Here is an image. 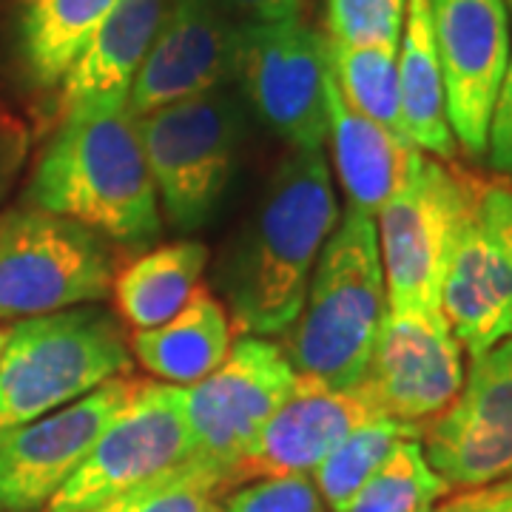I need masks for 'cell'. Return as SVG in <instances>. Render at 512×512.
I'll return each mask as SVG.
<instances>
[{"label":"cell","mask_w":512,"mask_h":512,"mask_svg":"<svg viewBox=\"0 0 512 512\" xmlns=\"http://www.w3.org/2000/svg\"><path fill=\"white\" fill-rule=\"evenodd\" d=\"M191 456L194 441L180 387L140 382L43 512H97Z\"/></svg>","instance_id":"9c48e42d"},{"label":"cell","mask_w":512,"mask_h":512,"mask_svg":"<svg viewBox=\"0 0 512 512\" xmlns=\"http://www.w3.org/2000/svg\"><path fill=\"white\" fill-rule=\"evenodd\" d=\"M6 339H9V328H0V356H3V348H6Z\"/></svg>","instance_id":"d590c367"},{"label":"cell","mask_w":512,"mask_h":512,"mask_svg":"<svg viewBox=\"0 0 512 512\" xmlns=\"http://www.w3.org/2000/svg\"><path fill=\"white\" fill-rule=\"evenodd\" d=\"M470 362L456 402L421 433L430 467L461 493L512 476V336Z\"/></svg>","instance_id":"7c38bea8"},{"label":"cell","mask_w":512,"mask_h":512,"mask_svg":"<svg viewBox=\"0 0 512 512\" xmlns=\"http://www.w3.org/2000/svg\"><path fill=\"white\" fill-rule=\"evenodd\" d=\"M296 370L282 348L262 336H242L202 382L180 387L194 456L237 470L259 430L291 396Z\"/></svg>","instance_id":"30bf717a"},{"label":"cell","mask_w":512,"mask_h":512,"mask_svg":"<svg viewBox=\"0 0 512 512\" xmlns=\"http://www.w3.org/2000/svg\"><path fill=\"white\" fill-rule=\"evenodd\" d=\"M23 154H26V134H23V128L15 126L6 117H0V197L6 194L9 183L15 180V174L20 171Z\"/></svg>","instance_id":"836d02e7"},{"label":"cell","mask_w":512,"mask_h":512,"mask_svg":"<svg viewBox=\"0 0 512 512\" xmlns=\"http://www.w3.org/2000/svg\"><path fill=\"white\" fill-rule=\"evenodd\" d=\"M464 350L441 308L384 313L362 387L384 416L424 427L456 402L464 384Z\"/></svg>","instance_id":"8fae6325"},{"label":"cell","mask_w":512,"mask_h":512,"mask_svg":"<svg viewBox=\"0 0 512 512\" xmlns=\"http://www.w3.org/2000/svg\"><path fill=\"white\" fill-rule=\"evenodd\" d=\"M478 214L512 259V188L507 185L481 188L478 191Z\"/></svg>","instance_id":"4dcf8cb0"},{"label":"cell","mask_w":512,"mask_h":512,"mask_svg":"<svg viewBox=\"0 0 512 512\" xmlns=\"http://www.w3.org/2000/svg\"><path fill=\"white\" fill-rule=\"evenodd\" d=\"M447 495L450 487L430 467L421 439H407L384 458L342 512H430Z\"/></svg>","instance_id":"484cf974"},{"label":"cell","mask_w":512,"mask_h":512,"mask_svg":"<svg viewBox=\"0 0 512 512\" xmlns=\"http://www.w3.org/2000/svg\"><path fill=\"white\" fill-rule=\"evenodd\" d=\"M328 140L333 148L336 177L348 194L350 208L370 217H376L384 202L402 188L421 154L410 140L353 109L339 94L330 74Z\"/></svg>","instance_id":"d6986e66"},{"label":"cell","mask_w":512,"mask_h":512,"mask_svg":"<svg viewBox=\"0 0 512 512\" xmlns=\"http://www.w3.org/2000/svg\"><path fill=\"white\" fill-rule=\"evenodd\" d=\"M109 239L35 205L0 214V322L97 305L111 293Z\"/></svg>","instance_id":"5b68a950"},{"label":"cell","mask_w":512,"mask_h":512,"mask_svg":"<svg viewBox=\"0 0 512 512\" xmlns=\"http://www.w3.org/2000/svg\"><path fill=\"white\" fill-rule=\"evenodd\" d=\"M325 501L311 476L256 478L231 490L217 512H325Z\"/></svg>","instance_id":"f1b7e54d"},{"label":"cell","mask_w":512,"mask_h":512,"mask_svg":"<svg viewBox=\"0 0 512 512\" xmlns=\"http://www.w3.org/2000/svg\"><path fill=\"white\" fill-rule=\"evenodd\" d=\"M384 313L376 220L348 208L313 265L302 311L282 333V353L302 379L353 387L365 379Z\"/></svg>","instance_id":"3957f363"},{"label":"cell","mask_w":512,"mask_h":512,"mask_svg":"<svg viewBox=\"0 0 512 512\" xmlns=\"http://www.w3.org/2000/svg\"><path fill=\"white\" fill-rule=\"evenodd\" d=\"M407 0H328V40L342 46L399 49Z\"/></svg>","instance_id":"83f0119b"},{"label":"cell","mask_w":512,"mask_h":512,"mask_svg":"<svg viewBox=\"0 0 512 512\" xmlns=\"http://www.w3.org/2000/svg\"><path fill=\"white\" fill-rule=\"evenodd\" d=\"M430 512H456V507H453V504H450V498H447V501H439V504H436Z\"/></svg>","instance_id":"e575fe53"},{"label":"cell","mask_w":512,"mask_h":512,"mask_svg":"<svg viewBox=\"0 0 512 512\" xmlns=\"http://www.w3.org/2000/svg\"><path fill=\"white\" fill-rule=\"evenodd\" d=\"M29 202L80 222L111 245L146 248L160 239L163 214L148 168L140 120L128 103L60 114L40 154Z\"/></svg>","instance_id":"7a4b0ae2"},{"label":"cell","mask_w":512,"mask_h":512,"mask_svg":"<svg viewBox=\"0 0 512 512\" xmlns=\"http://www.w3.org/2000/svg\"><path fill=\"white\" fill-rule=\"evenodd\" d=\"M421 439V427L382 416L356 427L348 439L336 444L328 456L311 470L313 484L330 512H342L350 498L365 487V481L384 464L402 441Z\"/></svg>","instance_id":"d4e9b609"},{"label":"cell","mask_w":512,"mask_h":512,"mask_svg":"<svg viewBox=\"0 0 512 512\" xmlns=\"http://www.w3.org/2000/svg\"><path fill=\"white\" fill-rule=\"evenodd\" d=\"M476 202V185L419 154L402 188L373 217L390 308H441L453 242Z\"/></svg>","instance_id":"52a82bcc"},{"label":"cell","mask_w":512,"mask_h":512,"mask_svg":"<svg viewBox=\"0 0 512 512\" xmlns=\"http://www.w3.org/2000/svg\"><path fill=\"white\" fill-rule=\"evenodd\" d=\"M456 512H512V476L450 498Z\"/></svg>","instance_id":"d6a6232c"},{"label":"cell","mask_w":512,"mask_h":512,"mask_svg":"<svg viewBox=\"0 0 512 512\" xmlns=\"http://www.w3.org/2000/svg\"><path fill=\"white\" fill-rule=\"evenodd\" d=\"M231 74L259 120L293 151L325 148L328 52L308 23H239Z\"/></svg>","instance_id":"ba28073f"},{"label":"cell","mask_w":512,"mask_h":512,"mask_svg":"<svg viewBox=\"0 0 512 512\" xmlns=\"http://www.w3.org/2000/svg\"><path fill=\"white\" fill-rule=\"evenodd\" d=\"M399 92L410 143L439 160L456 157L458 146L447 120L444 77L430 26V0H407L399 43Z\"/></svg>","instance_id":"7402d4cb"},{"label":"cell","mask_w":512,"mask_h":512,"mask_svg":"<svg viewBox=\"0 0 512 512\" xmlns=\"http://www.w3.org/2000/svg\"><path fill=\"white\" fill-rule=\"evenodd\" d=\"M339 222L322 151H291L234 239L220 271L242 336H282L302 311L313 265Z\"/></svg>","instance_id":"6da1fadb"},{"label":"cell","mask_w":512,"mask_h":512,"mask_svg":"<svg viewBox=\"0 0 512 512\" xmlns=\"http://www.w3.org/2000/svg\"><path fill=\"white\" fill-rule=\"evenodd\" d=\"M384 413L362 384L330 387L296 376L291 396L259 430L234 470L237 484L256 478L311 476V470L356 427Z\"/></svg>","instance_id":"2e32d148"},{"label":"cell","mask_w":512,"mask_h":512,"mask_svg":"<svg viewBox=\"0 0 512 512\" xmlns=\"http://www.w3.org/2000/svg\"><path fill=\"white\" fill-rule=\"evenodd\" d=\"M140 387L114 376L0 439V512H43Z\"/></svg>","instance_id":"4fadbf2b"},{"label":"cell","mask_w":512,"mask_h":512,"mask_svg":"<svg viewBox=\"0 0 512 512\" xmlns=\"http://www.w3.org/2000/svg\"><path fill=\"white\" fill-rule=\"evenodd\" d=\"M237 487L231 470L191 456L174 470L128 490L97 512H217Z\"/></svg>","instance_id":"4316f807"},{"label":"cell","mask_w":512,"mask_h":512,"mask_svg":"<svg viewBox=\"0 0 512 512\" xmlns=\"http://www.w3.org/2000/svg\"><path fill=\"white\" fill-rule=\"evenodd\" d=\"M325 52H328L330 77L350 106L387 131L410 140L402 117L399 49H382V46L356 49L325 37Z\"/></svg>","instance_id":"cb8c5ba5"},{"label":"cell","mask_w":512,"mask_h":512,"mask_svg":"<svg viewBox=\"0 0 512 512\" xmlns=\"http://www.w3.org/2000/svg\"><path fill=\"white\" fill-rule=\"evenodd\" d=\"M137 120L160 214L177 231H200L222 205L245 137L234 94L217 86Z\"/></svg>","instance_id":"8992f818"},{"label":"cell","mask_w":512,"mask_h":512,"mask_svg":"<svg viewBox=\"0 0 512 512\" xmlns=\"http://www.w3.org/2000/svg\"><path fill=\"white\" fill-rule=\"evenodd\" d=\"M220 9L237 23H279L299 18L305 0H217Z\"/></svg>","instance_id":"1f68e13d"},{"label":"cell","mask_w":512,"mask_h":512,"mask_svg":"<svg viewBox=\"0 0 512 512\" xmlns=\"http://www.w3.org/2000/svg\"><path fill=\"white\" fill-rule=\"evenodd\" d=\"M441 313L470 359L512 336V259L481 220L478 202L453 242Z\"/></svg>","instance_id":"e0dca14e"},{"label":"cell","mask_w":512,"mask_h":512,"mask_svg":"<svg viewBox=\"0 0 512 512\" xmlns=\"http://www.w3.org/2000/svg\"><path fill=\"white\" fill-rule=\"evenodd\" d=\"M205 265L208 248L197 239L160 245L131 259L111 285L117 311L123 313L128 328H160L177 316L200 291Z\"/></svg>","instance_id":"603a6c76"},{"label":"cell","mask_w":512,"mask_h":512,"mask_svg":"<svg viewBox=\"0 0 512 512\" xmlns=\"http://www.w3.org/2000/svg\"><path fill=\"white\" fill-rule=\"evenodd\" d=\"M117 0H18L15 49L26 77L40 89H60Z\"/></svg>","instance_id":"44dd1931"},{"label":"cell","mask_w":512,"mask_h":512,"mask_svg":"<svg viewBox=\"0 0 512 512\" xmlns=\"http://www.w3.org/2000/svg\"><path fill=\"white\" fill-rule=\"evenodd\" d=\"M504 3H507V12H510V15H512V0H504Z\"/></svg>","instance_id":"8d00e7d4"},{"label":"cell","mask_w":512,"mask_h":512,"mask_svg":"<svg viewBox=\"0 0 512 512\" xmlns=\"http://www.w3.org/2000/svg\"><path fill=\"white\" fill-rule=\"evenodd\" d=\"M131 350L117 316L97 305L20 319L0 356V439L97 384L128 376Z\"/></svg>","instance_id":"277c9868"},{"label":"cell","mask_w":512,"mask_h":512,"mask_svg":"<svg viewBox=\"0 0 512 512\" xmlns=\"http://www.w3.org/2000/svg\"><path fill=\"white\" fill-rule=\"evenodd\" d=\"M168 6L171 0H117L63 77L60 114L128 103L131 83L163 26Z\"/></svg>","instance_id":"ac0fdd59"},{"label":"cell","mask_w":512,"mask_h":512,"mask_svg":"<svg viewBox=\"0 0 512 512\" xmlns=\"http://www.w3.org/2000/svg\"><path fill=\"white\" fill-rule=\"evenodd\" d=\"M487 163L493 171L512 177V57L501 80V89L495 97L490 128H487Z\"/></svg>","instance_id":"f546056e"},{"label":"cell","mask_w":512,"mask_h":512,"mask_svg":"<svg viewBox=\"0 0 512 512\" xmlns=\"http://www.w3.org/2000/svg\"><path fill=\"white\" fill-rule=\"evenodd\" d=\"M234 345L231 313L211 291L191 296L177 316L151 330H131L128 350L154 379L191 387L222 365Z\"/></svg>","instance_id":"ffe728a7"},{"label":"cell","mask_w":512,"mask_h":512,"mask_svg":"<svg viewBox=\"0 0 512 512\" xmlns=\"http://www.w3.org/2000/svg\"><path fill=\"white\" fill-rule=\"evenodd\" d=\"M447 120L456 146L484 157L495 97L512 57L504 0H430Z\"/></svg>","instance_id":"5bb4252c"},{"label":"cell","mask_w":512,"mask_h":512,"mask_svg":"<svg viewBox=\"0 0 512 512\" xmlns=\"http://www.w3.org/2000/svg\"><path fill=\"white\" fill-rule=\"evenodd\" d=\"M239 23L217 0H171L128 92L134 117L225 86L234 69Z\"/></svg>","instance_id":"9a60e30c"}]
</instances>
